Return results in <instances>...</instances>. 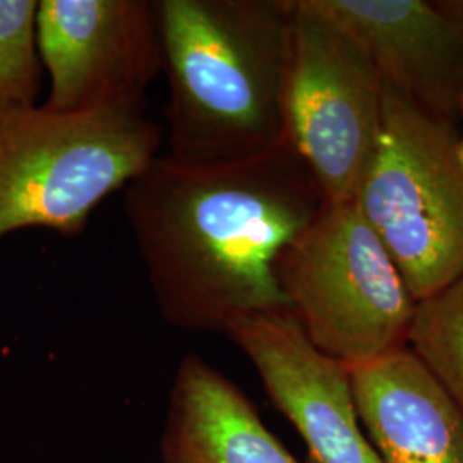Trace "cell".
Instances as JSON below:
<instances>
[{
    "mask_svg": "<svg viewBox=\"0 0 463 463\" xmlns=\"http://www.w3.org/2000/svg\"><path fill=\"white\" fill-rule=\"evenodd\" d=\"M223 335L304 439L313 463H383L357 415L348 369L313 345L292 311L233 317Z\"/></svg>",
    "mask_w": 463,
    "mask_h": 463,
    "instance_id": "8",
    "label": "cell"
},
{
    "mask_svg": "<svg viewBox=\"0 0 463 463\" xmlns=\"http://www.w3.org/2000/svg\"><path fill=\"white\" fill-rule=\"evenodd\" d=\"M407 347L463 412V273L436 296L417 302Z\"/></svg>",
    "mask_w": 463,
    "mask_h": 463,
    "instance_id": "12",
    "label": "cell"
},
{
    "mask_svg": "<svg viewBox=\"0 0 463 463\" xmlns=\"http://www.w3.org/2000/svg\"><path fill=\"white\" fill-rule=\"evenodd\" d=\"M354 201L417 302L462 275L463 168L455 124L386 81L378 145Z\"/></svg>",
    "mask_w": 463,
    "mask_h": 463,
    "instance_id": "4",
    "label": "cell"
},
{
    "mask_svg": "<svg viewBox=\"0 0 463 463\" xmlns=\"http://www.w3.org/2000/svg\"><path fill=\"white\" fill-rule=\"evenodd\" d=\"M361 42L381 78L457 124L463 103V0H306Z\"/></svg>",
    "mask_w": 463,
    "mask_h": 463,
    "instance_id": "9",
    "label": "cell"
},
{
    "mask_svg": "<svg viewBox=\"0 0 463 463\" xmlns=\"http://www.w3.org/2000/svg\"><path fill=\"white\" fill-rule=\"evenodd\" d=\"M357 415L383 463H463V412L409 347L348 369Z\"/></svg>",
    "mask_w": 463,
    "mask_h": 463,
    "instance_id": "10",
    "label": "cell"
},
{
    "mask_svg": "<svg viewBox=\"0 0 463 463\" xmlns=\"http://www.w3.org/2000/svg\"><path fill=\"white\" fill-rule=\"evenodd\" d=\"M288 4L285 141L309 168L328 204L348 203L378 145L384 81L357 38L306 0Z\"/></svg>",
    "mask_w": 463,
    "mask_h": 463,
    "instance_id": "6",
    "label": "cell"
},
{
    "mask_svg": "<svg viewBox=\"0 0 463 463\" xmlns=\"http://www.w3.org/2000/svg\"><path fill=\"white\" fill-rule=\"evenodd\" d=\"M162 463H298L248 395L215 365L187 354L168 393Z\"/></svg>",
    "mask_w": 463,
    "mask_h": 463,
    "instance_id": "11",
    "label": "cell"
},
{
    "mask_svg": "<svg viewBox=\"0 0 463 463\" xmlns=\"http://www.w3.org/2000/svg\"><path fill=\"white\" fill-rule=\"evenodd\" d=\"M277 273L307 338L347 369L407 347L417 300L355 201L326 203Z\"/></svg>",
    "mask_w": 463,
    "mask_h": 463,
    "instance_id": "5",
    "label": "cell"
},
{
    "mask_svg": "<svg viewBox=\"0 0 463 463\" xmlns=\"http://www.w3.org/2000/svg\"><path fill=\"white\" fill-rule=\"evenodd\" d=\"M146 103L84 114L43 105L0 110V239L24 229L84 231L101 201L160 155Z\"/></svg>",
    "mask_w": 463,
    "mask_h": 463,
    "instance_id": "3",
    "label": "cell"
},
{
    "mask_svg": "<svg viewBox=\"0 0 463 463\" xmlns=\"http://www.w3.org/2000/svg\"><path fill=\"white\" fill-rule=\"evenodd\" d=\"M460 117L463 118V103L462 110H460ZM458 158H460V164H462L463 168V136L462 137H458Z\"/></svg>",
    "mask_w": 463,
    "mask_h": 463,
    "instance_id": "14",
    "label": "cell"
},
{
    "mask_svg": "<svg viewBox=\"0 0 463 463\" xmlns=\"http://www.w3.org/2000/svg\"><path fill=\"white\" fill-rule=\"evenodd\" d=\"M42 64L50 78L45 109L84 114L145 103L162 71L151 0H42L36 13Z\"/></svg>",
    "mask_w": 463,
    "mask_h": 463,
    "instance_id": "7",
    "label": "cell"
},
{
    "mask_svg": "<svg viewBox=\"0 0 463 463\" xmlns=\"http://www.w3.org/2000/svg\"><path fill=\"white\" fill-rule=\"evenodd\" d=\"M168 155L222 162L285 143L288 0H155Z\"/></svg>",
    "mask_w": 463,
    "mask_h": 463,
    "instance_id": "2",
    "label": "cell"
},
{
    "mask_svg": "<svg viewBox=\"0 0 463 463\" xmlns=\"http://www.w3.org/2000/svg\"><path fill=\"white\" fill-rule=\"evenodd\" d=\"M326 201L285 141L222 162L158 155L124 189V213L162 317L223 333L233 317L290 311L281 254Z\"/></svg>",
    "mask_w": 463,
    "mask_h": 463,
    "instance_id": "1",
    "label": "cell"
},
{
    "mask_svg": "<svg viewBox=\"0 0 463 463\" xmlns=\"http://www.w3.org/2000/svg\"><path fill=\"white\" fill-rule=\"evenodd\" d=\"M36 0H0V110L34 107L42 86Z\"/></svg>",
    "mask_w": 463,
    "mask_h": 463,
    "instance_id": "13",
    "label": "cell"
}]
</instances>
